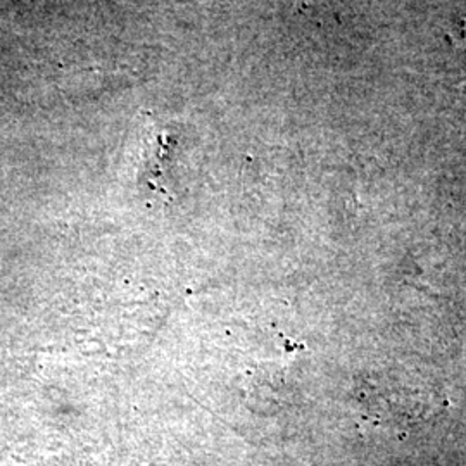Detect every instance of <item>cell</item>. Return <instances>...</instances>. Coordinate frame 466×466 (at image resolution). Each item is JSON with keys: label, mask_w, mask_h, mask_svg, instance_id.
<instances>
[]
</instances>
